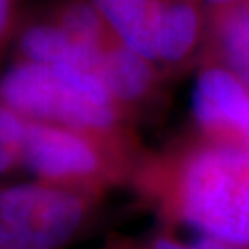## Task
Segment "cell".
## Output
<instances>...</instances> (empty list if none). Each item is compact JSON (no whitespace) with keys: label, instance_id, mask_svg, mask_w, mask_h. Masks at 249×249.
<instances>
[{"label":"cell","instance_id":"1","mask_svg":"<svg viewBox=\"0 0 249 249\" xmlns=\"http://www.w3.org/2000/svg\"><path fill=\"white\" fill-rule=\"evenodd\" d=\"M157 190L194 236L249 246V148L197 137L159 168Z\"/></svg>","mask_w":249,"mask_h":249},{"label":"cell","instance_id":"2","mask_svg":"<svg viewBox=\"0 0 249 249\" xmlns=\"http://www.w3.org/2000/svg\"><path fill=\"white\" fill-rule=\"evenodd\" d=\"M125 46L160 71L201 53L207 9L201 0H92Z\"/></svg>","mask_w":249,"mask_h":249},{"label":"cell","instance_id":"3","mask_svg":"<svg viewBox=\"0 0 249 249\" xmlns=\"http://www.w3.org/2000/svg\"><path fill=\"white\" fill-rule=\"evenodd\" d=\"M0 104L28 120L87 133L111 131L120 118V107L94 96L72 76L26 59L0 76Z\"/></svg>","mask_w":249,"mask_h":249},{"label":"cell","instance_id":"4","mask_svg":"<svg viewBox=\"0 0 249 249\" xmlns=\"http://www.w3.org/2000/svg\"><path fill=\"white\" fill-rule=\"evenodd\" d=\"M87 214L83 197L50 183L0 188V249H59Z\"/></svg>","mask_w":249,"mask_h":249},{"label":"cell","instance_id":"5","mask_svg":"<svg viewBox=\"0 0 249 249\" xmlns=\"http://www.w3.org/2000/svg\"><path fill=\"white\" fill-rule=\"evenodd\" d=\"M20 166L50 185L83 181L100 174L102 153L87 131L28 120Z\"/></svg>","mask_w":249,"mask_h":249},{"label":"cell","instance_id":"6","mask_svg":"<svg viewBox=\"0 0 249 249\" xmlns=\"http://www.w3.org/2000/svg\"><path fill=\"white\" fill-rule=\"evenodd\" d=\"M190 111L199 137L249 148V89L227 69L203 61Z\"/></svg>","mask_w":249,"mask_h":249},{"label":"cell","instance_id":"7","mask_svg":"<svg viewBox=\"0 0 249 249\" xmlns=\"http://www.w3.org/2000/svg\"><path fill=\"white\" fill-rule=\"evenodd\" d=\"M201 57L227 69L249 89V0L207 11Z\"/></svg>","mask_w":249,"mask_h":249},{"label":"cell","instance_id":"8","mask_svg":"<svg viewBox=\"0 0 249 249\" xmlns=\"http://www.w3.org/2000/svg\"><path fill=\"white\" fill-rule=\"evenodd\" d=\"M100 74L118 106H131L151 92L160 69L116 39L104 53Z\"/></svg>","mask_w":249,"mask_h":249},{"label":"cell","instance_id":"9","mask_svg":"<svg viewBox=\"0 0 249 249\" xmlns=\"http://www.w3.org/2000/svg\"><path fill=\"white\" fill-rule=\"evenodd\" d=\"M28 118L0 104V178L20 164Z\"/></svg>","mask_w":249,"mask_h":249},{"label":"cell","instance_id":"10","mask_svg":"<svg viewBox=\"0 0 249 249\" xmlns=\"http://www.w3.org/2000/svg\"><path fill=\"white\" fill-rule=\"evenodd\" d=\"M141 249H249V246H234L194 234L190 238H181L172 232H160L150 238Z\"/></svg>","mask_w":249,"mask_h":249},{"label":"cell","instance_id":"11","mask_svg":"<svg viewBox=\"0 0 249 249\" xmlns=\"http://www.w3.org/2000/svg\"><path fill=\"white\" fill-rule=\"evenodd\" d=\"M15 0H0V43L8 36L11 20H13Z\"/></svg>","mask_w":249,"mask_h":249},{"label":"cell","instance_id":"12","mask_svg":"<svg viewBox=\"0 0 249 249\" xmlns=\"http://www.w3.org/2000/svg\"><path fill=\"white\" fill-rule=\"evenodd\" d=\"M207 11L211 9H218L223 8V6H231V4H238V2H244V0H201Z\"/></svg>","mask_w":249,"mask_h":249}]
</instances>
